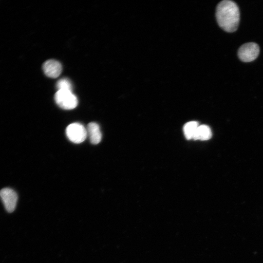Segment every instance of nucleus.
<instances>
[{
    "instance_id": "1",
    "label": "nucleus",
    "mask_w": 263,
    "mask_h": 263,
    "mask_svg": "<svg viewBox=\"0 0 263 263\" xmlns=\"http://www.w3.org/2000/svg\"><path fill=\"white\" fill-rule=\"evenodd\" d=\"M216 18L219 26L227 32L237 30L240 21V11L237 4L229 0L220 2L216 7Z\"/></svg>"
},
{
    "instance_id": "2",
    "label": "nucleus",
    "mask_w": 263,
    "mask_h": 263,
    "mask_svg": "<svg viewBox=\"0 0 263 263\" xmlns=\"http://www.w3.org/2000/svg\"><path fill=\"white\" fill-rule=\"evenodd\" d=\"M55 100L59 107L65 110L73 109L78 104L76 96L68 90H58L55 95Z\"/></svg>"
},
{
    "instance_id": "3",
    "label": "nucleus",
    "mask_w": 263,
    "mask_h": 263,
    "mask_svg": "<svg viewBox=\"0 0 263 263\" xmlns=\"http://www.w3.org/2000/svg\"><path fill=\"white\" fill-rule=\"evenodd\" d=\"M66 134L71 141L77 144L83 142L87 136L86 128L79 123L69 125L66 129Z\"/></svg>"
},
{
    "instance_id": "4",
    "label": "nucleus",
    "mask_w": 263,
    "mask_h": 263,
    "mask_svg": "<svg viewBox=\"0 0 263 263\" xmlns=\"http://www.w3.org/2000/svg\"><path fill=\"white\" fill-rule=\"evenodd\" d=\"M260 53L258 45L254 42H248L242 45L239 49L238 56L240 59L245 62L255 60Z\"/></svg>"
},
{
    "instance_id": "5",
    "label": "nucleus",
    "mask_w": 263,
    "mask_h": 263,
    "mask_svg": "<svg viewBox=\"0 0 263 263\" xmlns=\"http://www.w3.org/2000/svg\"><path fill=\"white\" fill-rule=\"evenodd\" d=\"M0 198L8 212H12L15 210L17 205L18 195L13 189L8 188H2L0 190Z\"/></svg>"
},
{
    "instance_id": "6",
    "label": "nucleus",
    "mask_w": 263,
    "mask_h": 263,
    "mask_svg": "<svg viewBox=\"0 0 263 263\" xmlns=\"http://www.w3.org/2000/svg\"><path fill=\"white\" fill-rule=\"evenodd\" d=\"M42 69L47 76L56 78L61 73L62 66L59 62L54 59H50L44 63Z\"/></svg>"
},
{
    "instance_id": "7",
    "label": "nucleus",
    "mask_w": 263,
    "mask_h": 263,
    "mask_svg": "<svg viewBox=\"0 0 263 263\" xmlns=\"http://www.w3.org/2000/svg\"><path fill=\"white\" fill-rule=\"evenodd\" d=\"M87 136L90 141L93 144H97L101 140L102 133L99 125L95 122L88 124L86 128Z\"/></svg>"
},
{
    "instance_id": "8",
    "label": "nucleus",
    "mask_w": 263,
    "mask_h": 263,
    "mask_svg": "<svg viewBox=\"0 0 263 263\" xmlns=\"http://www.w3.org/2000/svg\"><path fill=\"white\" fill-rule=\"evenodd\" d=\"M212 136V132L210 128L206 125H199L193 139L207 140Z\"/></svg>"
},
{
    "instance_id": "9",
    "label": "nucleus",
    "mask_w": 263,
    "mask_h": 263,
    "mask_svg": "<svg viewBox=\"0 0 263 263\" xmlns=\"http://www.w3.org/2000/svg\"><path fill=\"white\" fill-rule=\"evenodd\" d=\"M198 126V123L196 121H190L185 125L183 130L187 139H194Z\"/></svg>"
},
{
    "instance_id": "10",
    "label": "nucleus",
    "mask_w": 263,
    "mask_h": 263,
    "mask_svg": "<svg viewBox=\"0 0 263 263\" xmlns=\"http://www.w3.org/2000/svg\"><path fill=\"white\" fill-rule=\"evenodd\" d=\"M58 90H68L72 92L73 85L71 81L67 78L59 79L56 84Z\"/></svg>"
}]
</instances>
